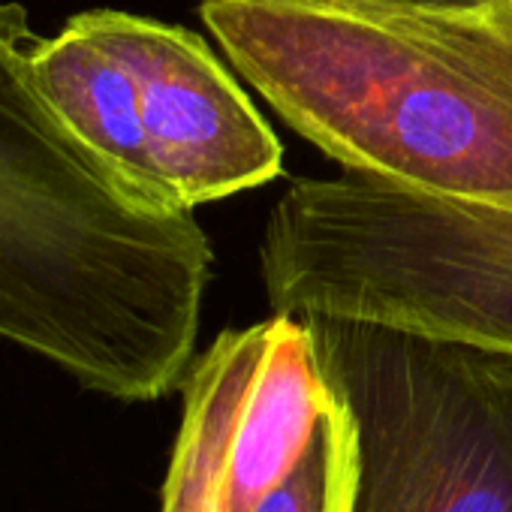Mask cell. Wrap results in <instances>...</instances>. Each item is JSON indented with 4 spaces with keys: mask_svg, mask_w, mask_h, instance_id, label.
<instances>
[{
    "mask_svg": "<svg viewBox=\"0 0 512 512\" xmlns=\"http://www.w3.org/2000/svg\"><path fill=\"white\" fill-rule=\"evenodd\" d=\"M181 389L184 413L163 482L160 512H226L220 500L223 458L214 410L205 392L190 380H184Z\"/></svg>",
    "mask_w": 512,
    "mask_h": 512,
    "instance_id": "obj_8",
    "label": "cell"
},
{
    "mask_svg": "<svg viewBox=\"0 0 512 512\" xmlns=\"http://www.w3.org/2000/svg\"><path fill=\"white\" fill-rule=\"evenodd\" d=\"M272 311L356 317L512 353V214L374 178H299L260 244Z\"/></svg>",
    "mask_w": 512,
    "mask_h": 512,
    "instance_id": "obj_3",
    "label": "cell"
},
{
    "mask_svg": "<svg viewBox=\"0 0 512 512\" xmlns=\"http://www.w3.org/2000/svg\"><path fill=\"white\" fill-rule=\"evenodd\" d=\"M34 73L64 127L136 199L163 211H184L169 199L157 175L142 127L136 79L100 37L88 13L73 16L58 37H40L34 46Z\"/></svg>",
    "mask_w": 512,
    "mask_h": 512,
    "instance_id": "obj_6",
    "label": "cell"
},
{
    "mask_svg": "<svg viewBox=\"0 0 512 512\" xmlns=\"http://www.w3.org/2000/svg\"><path fill=\"white\" fill-rule=\"evenodd\" d=\"M229 64L347 172L512 214V0H202Z\"/></svg>",
    "mask_w": 512,
    "mask_h": 512,
    "instance_id": "obj_2",
    "label": "cell"
},
{
    "mask_svg": "<svg viewBox=\"0 0 512 512\" xmlns=\"http://www.w3.org/2000/svg\"><path fill=\"white\" fill-rule=\"evenodd\" d=\"M356 485L353 428L341 407L323 419L296 464L247 512H350Z\"/></svg>",
    "mask_w": 512,
    "mask_h": 512,
    "instance_id": "obj_7",
    "label": "cell"
},
{
    "mask_svg": "<svg viewBox=\"0 0 512 512\" xmlns=\"http://www.w3.org/2000/svg\"><path fill=\"white\" fill-rule=\"evenodd\" d=\"M22 4L0 0V341L82 389L157 401L184 383L211 244L136 199L55 115Z\"/></svg>",
    "mask_w": 512,
    "mask_h": 512,
    "instance_id": "obj_1",
    "label": "cell"
},
{
    "mask_svg": "<svg viewBox=\"0 0 512 512\" xmlns=\"http://www.w3.org/2000/svg\"><path fill=\"white\" fill-rule=\"evenodd\" d=\"M88 16L136 79L151 157L178 208L196 211L281 175L275 130L199 34L118 10Z\"/></svg>",
    "mask_w": 512,
    "mask_h": 512,
    "instance_id": "obj_5",
    "label": "cell"
},
{
    "mask_svg": "<svg viewBox=\"0 0 512 512\" xmlns=\"http://www.w3.org/2000/svg\"><path fill=\"white\" fill-rule=\"evenodd\" d=\"M356 449L350 512H512V353L305 314Z\"/></svg>",
    "mask_w": 512,
    "mask_h": 512,
    "instance_id": "obj_4",
    "label": "cell"
}]
</instances>
